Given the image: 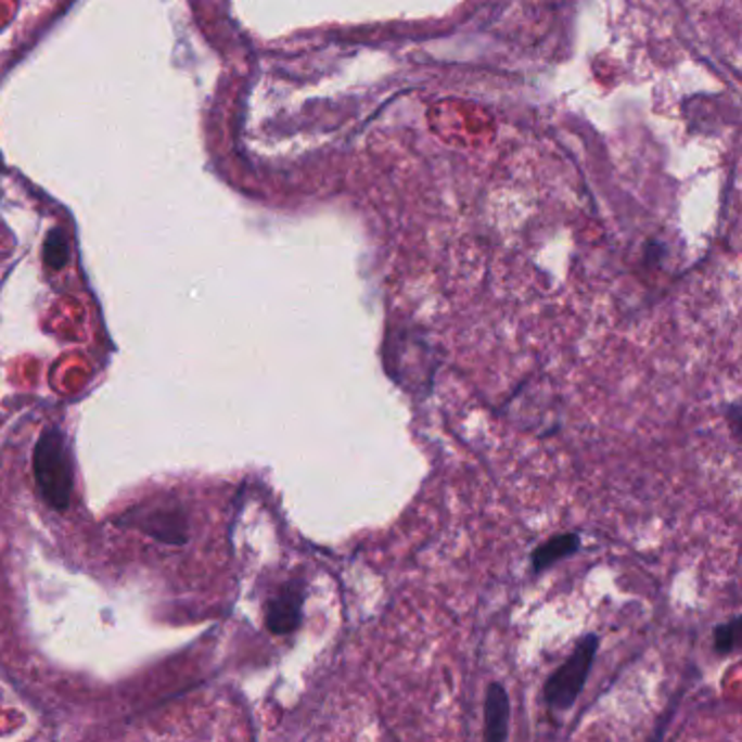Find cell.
<instances>
[{
  "instance_id": "6",
  "label": "cell",
  "mask_w": 742,
  "mask_h": 742,
  "mask_svg": "<svg viewBox=\"0 0 742 742\" xmlns=\"http://www.w3.org/2000/svg\"><path fill=\"white\" fill-rule=\"evenodd\" d=\"M581 547V538L577 534H560L549 538L547 542H542L534 555H532V571L534 573H542L549 566H553L555 562L575 555Z\"/></svg>"
},
{
  "instance_id": "4",
  "label": "cell",
  "mask_w": 742,
  "mask_h": 742,
  "mask_svg": "<svg viewBox=\"0 0 742 742\" xmlns=\"http://www.w3.org/2000/svg\"><path fill=\"white\" fill-rule=\"evenodd\" d=\"M303 618V588L298 584H285L266 607V625L277 636L292 634Z\"/></svg>"
},
{
  "instance_id": "5",
  "label": "cell",
  "mask_w": 742,
  "mask_h": 742,
  "mask_svg": "<svg viewBox=\"0 0 742 742\" xmlns=\"http://www.w3.org/2000/svg\"><path fill=\"white\" fill-rule=\"evenodd\" d=\"M510 696L503 683L495 681L486 690L484 701V722H486V740L503 742L510 731Z\"/></svg>"
},
{
  "instance_id": "2",
  "label": "cell",
  "mask_w": 742,
  "mask_h": 742,
  "mask_svg": "<svg viewBox=\"0 0 742 742\" xmlns=\"http://www.w3.org/2000/svg\"><path fill=\"white\" fill-rule=\"evenodd\" d=\"M597 649L599 638L594 634L584 636L568 660L547 679L545 701L553 712H568L575 705L592 668Z\"/></svg>"
},
{
  "instance_id": "3",
  "label": "cell",
  "mask_w": 742,
  "mask_h": 742,
  "mask_svg": "<svg viewBox=\"0 0 742 742\" xmlns=\"http://www.w3.org/2000/svg\"><path fill=\"white\" fill-rule=\"evenodd\" d=\"M140 529L166 545L188 542V521L186 514L170 503H159L144 514H140Z\"/></svg>"
},
{
  "instance_id": "8",
  "label": "cell",
  "mask_w": 742,
  "mask_h": 742,
  "mask_svg": "<svg viewBox=\"0 0 742 742\" xmlns=\"http://www.w3.org/2000/svg\"><path fill=\"white\" fill-rule=\"evenodd\" d=\"M44 259L55 270H62L68 264V240L60 229L49 233L44 244Z\"/></svg>"
},
{
  "instance_id": "7",
  "label": "cell",
  "mask_w": 742,
  "mask_h": 742,
  "mask_svg": "<svg viewBox=\"0 0 742 742\" xmlns=\"http://www.w3.org/2000/svg\"><path fill=\"white\" fill-rule=\"evenodd\" d=\"M740 627H742V618L733 616L729 623L718 625L714 629V647L720 655H729L738 649L740 642Z\"/></svg>"
},
{
  "instance_id": "1",
  "label": "cell",
  "mask_w": 742,
  "mask_h": 742,
  "mask_svg": "<svg viewBox=\"0 0 742 742\" xmlns=\"http://www.w3.org/2000/svg\"><path fill=\"white\" fill-rule=\"evenodd\" d=\"M34 469L42 499L57 512L68 510L73 497V460L66 438L57 427L42 432L34 451Z\"/></svg>"
}]
</instances>
